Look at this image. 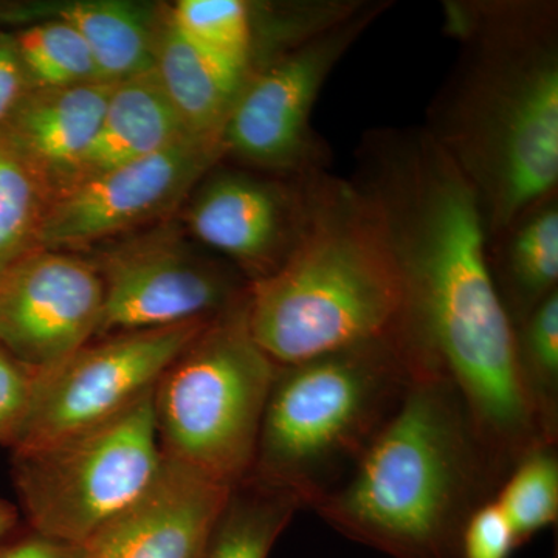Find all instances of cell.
Instances as JSON below:
<instances>
[{"label":"cell","mask_w":558,"mask_h":558,"mask_svg":"<svg viewBox=\"0 0 558 558\" xmlns=\"http://www.w3.org/2000/svg\"><path fill=\"white\" fill-rule=\"evenodd\" d=\"M153 70L186 132L222 143L231 109L252 76L194 46L175 27L170 7L160 9Z\"/></svg>","instance_id":"obj_17"},{"label":"cell","mask_w":558,"mask_h":558,"mask_svg":"<svg viewBox=\"0 0 558 558\" xmlns=\"http://www.w3.org/2000/svg\"><path fill=\"white\" fill-rule=\"evenodd\" d=\"M517 548L512 529L494 498L472 513L462 534V558H509Z\"/></svg>","instance_id":"obj_26"},{"label":"cell","mask_w":558,"mask_h":558,"mask_svg":"<svg viewBox=\"0 0 558 558\" xmlns=\"http://www.w3.org/2000/svg\"><path fill=\"white\" fill-rule=\"evenodd\" d=\"M2 17H3V9H2V7H0V20H2Z\"/></svg>","instance_id":"obj_30"},{"label":"cell","mask_w":558,"mask_h":558,"mask_svg":"<svg viewBox=\"0 0 558 558\" xmlns=\"http://www.w3.org/2000/svg\"><path fill=\"white\" fill-rule=\"evenodd\" d=\"M488 263L499 299L515 326L558 290L557 196L490 240Z\"/></svg>","instance_id":"obj_18"},{"label":"cell","mask_w":558,"mask_h":558,"mask_svg":"<svg viewBox=\"0 0 558 558\" xmlns=\"http://www.w3.org/2000/svg\"><path fill=\"white\" fill-rule=\"evenodd\" d=\"M102 282L90 259L38 248L0 274V344L35 371L97 339Z\"/></svg>","instance_id":"obj_12"},{"label":"cell","mask_w":558,"mask_h":558,"mask_svg":"<svg viewBox=\"0 0 558 558\" xmlns=\"http://www.w3.org/2000/svg\"><path fill=\"white\" fill-rule=\"evenodd\" d=\"M163 464L150 392L95 427L14 450L11 472L28 529L87 545L153 486Z\"/></svg>","instance_id":"obj_7"},{"label":"cell","mask_w":558,"mask_h":558,"mask_svg":"<svg viewBox=\"0 0 558 558\" xmlns=\"http://www.w3.org/2000/svg\"><path fill=\"white\" fill-rule=\"evenodd\" d=\"M495 502L508 520L517 546L526 545L558 519L557 446L527 451L502 481Z\"/></svg>","instance_id":"obj_23"},{"label":"cell","mask_w":558,"mask_h":558,"mask_svg":"<svg viewBox=\"0 0 558 558\" xmlns=\"http://www.w3.org/2000/svg\"><path fill=\"white\" fill-rule=\"evenodd\" d=\"M277 369L250 332L247 296L211 319L154 388L163 458L230 487L247 478Z\"/></svg>","instance_id":"obj_6"},{"label":"cell","mask_w":558,"mask_h":558,"mask_svg":"<svg viewBox=\"0 0 558 558\" xmlns=\"http://www.w3.org/2000/svg\"><path fill=\"white\" fill-rule=\"evenodd\" d=\"M388 7L363 2L253 73L223 130V156L284 178L326 171L329 150L312 130V112L332 70Z\"/></svg>","instance_id":"obj_8"},{"label":"cell","mask_w":558,"mask_h":558,"mask_svg":"<svg viewBox=\"0 0 558 558\" xmlns=\"http://www.w3.org/2000/svg\"><path fill=\"white\" fill-rule=\"evenodd\" d=\"M521 388L546 442L558 439V290L513 326Z\"/></svg>","instance_id":"obj_21"},{"label":"cell","mask_w":558,"mask_h":558,"mask_svg":"<svg viewBox=\"0 0 558 558\" xmlns=\"http://www.w3.org/2000/svg\"><path fill=\"white\" fill-rule=\"evenodd\" d=\"M230 490L165 459L153 486L87 543V558H197Z\"/></svg>","instance_id":"obj_14"},{"label":"cell","mask_w":558,"mask_h":558,"mask_svg":"<svg viewBox=\"0 0 558 558\" xmlns=\"http://www.w3.org/2000/svg\"><path fill=\"white\" fill-rule=\"evenodd\" d=\"M32 89H60L102 81L87 44L68 22H40L13 33Z\"/></svg>","instance_id":"obj_24"},{"label":"cell","mask_w":558,"mask_h":558,"mask_svg":"<svg viewBox=\"0 0 558 558\" xmlns=\"http://www.w3.org/2000/svg\"><path fill=\"white\" fill-rule=\"evenodd\" d=\"M222 157V143L186 137L61 191L47 209L40 247H83L163 218Z\"/></svg>","instance_id":"obj_11"},{"label":"cell","mask_w":558,"mask_h":558,"mask_svg":"<svg viewBox=\"0 0 558 558\" xmlns=\"http://www.w3.org/2000/svg\"><path fill=\"white\" fill-rule=\"evenodd\" d=\"M402 311L395 259L352 180L323 172L288 259L248 282L250 332L277 366L392 336Z\"/></svg>","instance_id":"obj_4"},{"label":"cell","mask_w":558,"mask_h":558,"mask_svg":"<svg viewBox=\"0 0 558 558\" xmlns=\"http://www.w3.org/2000/svg\"><path fill=\"white\" fill-rule=\"evenodd\" d=\"M464 47L425 128L478 196L488 240L557 196L558 36L543 3H451Z\"/></svg>","instance_id":"obj_2"},{"label":"cell","mask_w":558,"mask_h":558,"mask_svg":"<svg viewBox=\"0 0 558 558\" xmlns=\"http://www.w3.org/2000/svg\"><path fill=\"white\" fill-rule=\"evenodd\" d=\"M186 137L193 135L172 109L153 69L119 81L110 90L94 142L61 191L145 159Z\"/></svg>","instance_id":"obj_16"},{"label":"cell","mask_w":558,"mask_h":558,"mask_svg":"<svg viewBox=\"0 0 558 558\" xmlns=\"http://www.w3.org/2000/svg\"><path fill=\"white\" fill-rule=\"evenodd\" d=\"M31 89L13 35L0 33V132Z\"/></svg>","instance_id":"obj_27"},{"label":"cell","mask_w":558,"mask_h":558,"mask_svg":"<svg viewBox=\"0 0 558 558\" xmlns=\"http://www.w3.org/2000/svg\"><path fill=\"white\" fill-rule=\"evenodd\" d=\"M413 377L392 336L278 366L247 478L312 508L351 476Z\"/></svg>","instance_id":"obj_5"},{"label":"cell","mask_w":558,"mask_h":558,"mask_svg":"<svg viewBox=\"0 0 558 558\" xmlns=\"http://www.w3.org/2000/svg\"><path fill=\"white\" fill-rule=\"evenodd\" d=\"M51 191L38 171L0 137V274L40 247Z\"/></svg>","instance_id":"obj_22"},{"label":"cell","mask_w":558,"mask_h":558,"mask_svg":"<svg viewBox=\"0 0 558 558\" xmlns=\"http://www.w3.org/2000/svg\"><path fill=\"white\" fill-rule=\"evenodd\" d=\"M36 371L0 344V446L13 449L31 411Z\"/></svg>","instance_id":"obj_25"},{"label":"cell","mask_w":558,"mask_h":558,"mask_svg":"<svg viewBox=\"0 0 558 558\" xmlns=\"http://www.w3.org/2000/svg\"><path fill=\"white\" fill-rule=\"evenodd\" d=\"M508 475L457 389L414 374L351 476L311 509L344 537L392 558H462L465 524Z\"/></svg>","instance_id":"obj_3"},{"label":"cell","mask_w":558,"mask_h":558,"mask_svg":"<svg viewBox=\"0 0 558 558\" xmlns=\"http://www.w3.org/2000/svg\"><path fill=\"white\" fill-rule=\"evenodd\" d=\"M21 512L13 502L0 498V543L11 537L20 524Z\"/></svg>","instance_id":"obj_29"},{"label":"cell","mask_w":558,"mask_h":558,"mask_svg":"<svg viewBox=\"0 0 558 558\" xmlns=\"http://www.w3.org/2000/svg\"><path fill=\"white\" fill-rule=\"evenodd\" d=\"M92 264L102 282L98 337L209 322L247 296L238 271L202 256L168 227L112 245Z\"/></svg>","instance_id":"obj_10"},{"label":"cell","mask_w":558,"mask_h":558,"mask_svg":"<svg viewBox=\"0 0 558 558\" xmlns=\"http://www.w3.org/2000/svg\"><path fill=\"white\" fill-rule=\"evenodd\" d=\"M89 47L106 83L132 78L154 68L160 9L124 0H78L51 7Z\"/></svg>","instance_id":"obj_19"},{"label":"cell","mask_w":558,"mask_h":558,"mask_svg":"<svg viewBox=\"0 0 558 558\" xmlns=\"http://www.w3.org/2000/svg\"><path fill=\"white\" fill-rule=\"evenodd\" d=\"M300 501L253 478L231 487L197 558H269Z\"/></svg>","instance_id":"obj_20"},{"label":"cell","mask_w":558,"mask_h":558,"mask_svg":"<svg viewBox=\"0 0 558 558\" xmlns=\"http://www.w3.org/2000/svg\"><path fill=\"white\" fill-rule=\"evenodd\" d=\"M209 322L98 337L36 371L31 411L11 451L64 438L131 409Z\"/></svg>","instance_id":"obj_9"},{"label":"cell","mask_w":558,"mask_h":558,"mask_svg":"<svg viewBox=\"0 0 558 558\" xmlns=\"http://www.w3.org/2000/svg\"><path fill=\"white\" fill-rule=\"evenodd\" d=\"M323 172L288 183L241 171L209 175L186 213L189 229L233 260L248 282L267 277L303 236Z\"/></svg>","instance_id":"obj_13"},{"label":"cell","mask_w":558,"mask_h":558,"mask_svg":"<svg viewBox=\"0 0 558 558\" xmlns=\"http://www.w3.org/2000/svg\"><path fill=\"white\" fill-rule=\"evenodd\" d=\"M357 167L352 183L379 219L402 289L392 337L414 374L457 389L510 472L548 442L521 388L515 330L492 277L478 196L427 130L369 131Z\"/></svg>","instance_id":"obj_1"},{"label":"cell","mask_w":558,"mask_h":558,"mask_svg":"<svg viewBox=\"0 0 558 558\" xmlns=\"http://www.w3.org/2000/svg\"><path fill=\"white\" fill-rule=\"evenodd\" d=\"M113 84L31 89L0 132L46 180L51 197L64 189L94 142Z\"/></svg>","instance_id":"obj_15"},{"label":"cell","mask_w":558,"mask_h":558,"mask_svg":"<svg viewBox=\"0 0 558 558\" xmlns=\"http://www.w3.org/2000/svg\"><path fill=\"white\" fill-rule=\"evenodd\" d=\"M0 558H87V548L28 529L27 534L0 543Z\"/></svg>","instance_id":"obj_28"}]
</instances>
